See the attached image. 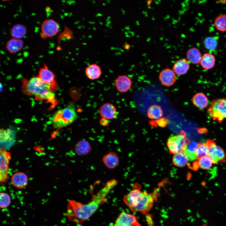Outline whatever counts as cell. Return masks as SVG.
I'll return each mask as SVG.
<instances>
[{"label": "cell", "instance_id": "30", "mask_svg": "<svg viewBox=\"0 0 226 226\" xmlns=\"http://www.w3.org/2000/svg\"><path fill=\"white\" fill-rule=\"evenodd\" d=\"M208 149L206 143H199L196 151L197 159L208 156Z\"/></svg>", "mask_w": 226, "mask_h": 226}, {"label": "cell", "instance_id": "18", "mask_svg": "<svg viewBox=\"0 0 226 226\" xmlns=\"http://www.w3.org/2000/svg\"><path fill=\"white\" fill-rule=\"evenodd\" d=\"M192 102L196 107L201 109H203L208 106L209 100L204 94L202 92H198L193 96Z\"/></svg>", "mask_w": 226, "mask_h": 226}, {"label": "cell", "instance_id": "19", "mask_svg": "<svg viewBox=\"0 0 226 226\" xmlns=\"http://www.w3.org/2000/svg\"><path fill=\"white\" fill-rule=\"evenodd\" d=\"M85 73L88 78L94 80L99 78L102 72L101 68L96 64H92L85 69Z\"/></svg>", "mask_w": 226, "mask_h": 226}, {"label": "cell", "instance_id": "32", "mask_svg": "<svg viewBox=\"0 0 226 226\" xmlns=\"http://www.w3.org/2000/svg\"><path fill=\"white\" fill-rule=\"evenodd\" d=\"M199 166L203 169H208L212 166L213 162L210 158L208 156L202 157L199 159Z\"/></svg>", "mask_w": 226, "mask_h": 226}, {"label": "cell", "instance_id": "23", "mask_svg": "<svg viewBox=\"0 0 226 226\" xmlns=\"http://www.w3.org/2000/svg\"><path fill=\"white\" fill-rule=\"evenodd\" d=\"M215 61L214 55L211 53H206L202 55L200 64L204 69L209 70L214 67Z\"/></svg>", "mask_w": 226, "mask_h": 226}, {"label": "cell", "instance_id": "2", "mask_svg": "<svg viewBox=\"0 0 226 226\" xmlns=\"http://www.w3.org/2000/svg\"><path fill=\"white\" fill-rule=\"evenodd\" d=\"M158 192L156 190L152 193L142 191L135 187L125 195L123 200L130 210L146 215L158 200Z\"/></svg>", "mask_w": 226, "mask_h": 226}, {"label": "cell", "instance_id": "7", "mask_svg": "<svg viewBox=\"0 0 226 226\" xmlns=\"http://www.w3.org/2000/svg\"><path fill=\"white\" fill-rule=\"evenodd\" d=\"M186 144L185 136L181 134L170 137L167 142V145L170 151L175 154L183 153Z\"/></svg>", "mask_w": 226, "mask_h": 226}, {"label": "cell", "instance_id": "27", "mask_svg": "<svg viewBox=\"0 0 226 226\" xmlns=\"http://www.w3.org/2000/svg\"><path fill=\"white\" fill-rule=\"evenodd\" d=\"M91 149L90 145L88 142L82 141L76 145L75 151L78 154L81 155L88 153L90 151Z\"/></svg>", "mask_w": 226, "mask_h": 226}, {"label": "cell", "instance_id": "15", "mask_svg": "<svg viewBox=\"0 0 226 226\" xmlns=\"http://www.w3.org/2000/svg\"><path fill=\"white\" fill-rule=\"evenodd\" d=\"M11 180L13 185L19 189L25 187L28 184V181L27 175L22 172L14 173L12 177Z\"/></svg>", "mask_w": 226, "mask_h": 226}, {"label": "cell", "instance_id": "28", "mask_svg": "<svg viewBox=\"0 0 226 226\" xmlns=\"http://www.w3.org/2000/svg\"><path fill=\"white\" fill-rule=\"evenodd\" d=\"M188 159L183 153L175 154L173 158V162L174 165L180 167L185 166L187 164Z\"/></svg>", "mask_w": 226, "mask_h": 226}, {"label": "cell", "instance_id": "16", "mask_svg": "<svg viewBox=\"0 0 226 226\" xmlns=\"http://www.w3.org/2000/svg\"><path fill=\"white\" fill-rule=\"evenodd\" d=\"M190 63L186 59L180 58L175 61L173 67V70L175 74L182 75L186 74L190 68Z\"/></svg>", "mask_w": 226, "mask_h": 226}, {"label": "cell", "instance_id": "25", "mask_svg": "<svg viewBox=\"0 0 226 226\" xmlns=\"http://www.w3.org/2000/svg\"><path fill=\"white\" fill-rule=\"evenodd\" d=\"M27 29L25 26L21 24L14 25L10 30L12 37L15 39H21L26 34Z\"/></svg>", "mask_w": 226, "mask_h": 226}, {"label": "cell", "instance_id": "33", "mask_svg": "<svg viewBox=\"0 0 226 226\" xmlns=\"http://www.w3.org/2000/svg\"><path fill=\"white\" fill-rule=\"evenodd\" d=\"M146 220L148 226H154L152 216H149L147 217Z\"/></svg>", "mask_w": 226, "mask_h": 226}, {"label": "cell", "instance_id": "17", "mask_svg": "<svg viewBox=\"0 0 226 226\" xmlns=\"http://www.w3.org/2000/svg\"><path fill=\"white\" fill-rule=\"evenodd\" d=\"M102 161L105 165L108 168L113 169L118 165L119 160L116 153L110 152L103 156Z\"/></svg>", "mask_w": 226, "mask_h": 226}, {"label": "cell", "instance_id": "3", "mask_svg": "<svg viewBox=\"0 0 226 226\" xmlns=\"http://www.w3.org/2000/svg\"><path fill=\"white\" fill-rule=\"evenodd\" d=\"M22 82V90L25 94L35 96L37 100H46L52 104L55 103V94L50 87L38 77L30 80L23 78Z\"/></svg>", "mask_w": 226, "mask_h": 226}, {"label": "cell", "instance_id": "24", "mask_svg": "<svg viewBox=\"0 0 226 226\" xmlns=\"http://www.w3.org/2000/svg\"><path fill=\"white\" fill-rule=\"evenodd\" d=\"M147 114L148 117L151 119H158L163 116V111L160 105L154 104L148 108Z\"/></svg>", "mask_w": 226, "mask_h": 226}, {"label": "cell", "instance_id": "29", "mask_svg": "<svg viewBox=\"0 0 226 226\" xmlns=\"http://www.w3.org/2000/svg\"><path fill=\"white\" fill-rule=\"evenodd\" d=\"M203 44L207 49L213 50L217 47L218 41L216 38L213 37H208L204 39Z\"/></svg>", "mask_w": 226, "mask_h": 226}, {"label": "cell", "instance_id": "22", "mask_svg": "<svg viewBox=\"0 0 226 226\" xmlns=\"http://www.w3.org/2000/svg\"><path fill=\"white\" fill-rule=\"evenodd\" d=\"M23 46V41L21 39L11 38L6 45L8 51L11 54L16 53L20 50Z\"/></svg>", "mask_w": 226, "mask_h": 226}, {"label": "cell", "instance_id": "14", "mask_svg": "<svg viewBox=\"0 0 226 226\" xmlns=\"http://www.w3.org/2000/svg\"><path fill=\"white\" fill-rule=\"evenodd\" d=\"M100 113L103 118L106 120H111L116 117L117 111L113 105L107 103L104 104L101 106Z\"/></svg>", "mask_w": 226, "mask_h": 226}, {"label": "cell", "instance_id": "1", "mask_svg": "<svg viewBox=\"0 0 226 226\" xmlns=\"http://www.w3.org/2000/svg\"><path fill=\"white\" fill-rule=\"evenodd\" d=\"M115 185L114 183H108L87 203L83 204L73 200H70L66 211L67 218L76 224H81L84 222L107 201V196Z\"/></svg>", "mask_w": 226, "mask_h": 226}, {"label": "cell", "instance_id": "21", "mask_svg": "<svg viewBox=\"0 0 226 226\" xmlns=\"http://www.w3.org/2000/svg\"><path fill=\"white\" fill-rule=\"evenodd\" d=\"M198 145V144L194 141L190 142L186 145L183 153L189 161H192L197 159L196 151Z\"/></svg>", "mask_w": 226, "mask_h": 226}, {"label": "cell", "instance_id": "20", "mask_svg": "<svg viewBox=\"0 0 226 226\" xmlns=\"http://www.w3.org/2000/svg\"><path fill=\"white\" fill-rule=\"evenodd\" d=\"M202 55L199 50L195 47L190 48L186 54L187 60L192 64L200 63Z\"/></svg>", "mask_w": 226, "mask_h": 226}, {"label": "cell", "instance_id": "10", "mask_svg": "<svg viewBox=\"0 0 226 226\" xmlns=\"http://www.w3.org/2000/svg\"><path fill=\"white\" fill-rule=\"evenodd\" d=\"M112 226H141L136 217L124 212H121Z\"/></svg>", "mask_w": 226, "mask_h": 226}, {"label": "cell", "instance_id": "31", "mask_svg": "<svg viewBox=\"0 0 226 226\" xmlns=\"http://www.w3.org/2000/svg\"><path fill=\"white\" fill-rule=\"evenodd\" d=\"M11 202L10 196L5 192L0 193V207L1 209L6 208L10 205Z\"/></svg>", "mask_w": 226, "mask_h": 226}, {"label": "cell", "instance_id": "11", "mask_svg": "<svg viewBox=\"0 0 226 226\" xmlns=\"http://www.w3.org/2000/svg\"><path fill=\"white\" fill-rule=\"evenodd\" d=\"M207 147L208 156L211 159L213 163L216 164L224 160L225 155L224 151L221 147L217 145L214 142L209 143L207 144Z\"/></svg>", "mask_w": 226, "mask_h": 226}, {"label": "cell", "instance_id": "4", "mask_svg": "<svg viewBox=\"0 0 226 226\" xmlns=\"http://www.w3.org/2000/svg\"><path fill=\"white\" fill-rule=\"evenodd\" d=\"M77 118L74 106L70 104L56 111L50 118V121L54 128H60L70 125Z\"/></svg>", "mask_w": 226, "mask_h": 226}, {"label": "cell", "instance_id": "12", "mask_svg": "<svg viewBox=\"0 0 226 226\" xmlns=\"http://www.w3.org/2000/svg\"><path fill=\"white\" fill-rule=\"evenodd\" d=\"M159 78L162 84L166 87L172 86L176 80V74L173 70L169 68H165L161 71Z\"/></svg>", "mask_w": 226, "mask_h": 226}, {"label": "cell", "instance_id": "26", "mask_svg": "<svg viewBox=\"0 0 226 226\" xmlns=\"http://www.w3.org/2000/svg\"><path fill=\"white\" fill-rule=\"evenodd\" d=\"M214 24L219 31L226 32V14H222L217 16L214 19Z\"/></svg>", "mask_w": 226, "mask_h": 226}, {"label": "cell", "instance_id": "13", "mask_svg": "<svg viewBox=\"0 0 226 226\" xmlns=\"http://www.w3.org/2000/svg\"><path fill=\"white\" fill-rule=\"evenodd\" d=\"M132 81L126 75H119L116 79L115 84L117 90L120 93H124L131 88Z\"/></svg>", "mask_w": 226, "mask_h": 226}, {"label": "cell", "instance_id": "8", "mask_svg": "<svg viewBox=\"0 0 226 226\" xmlns=\"http://www.w3.org/2000/svg\"><path fill=\"white\" fill-rule=\"evenodd\" d=\"M38 77L50 87L52 92L57 89L58 85L56 81V75L48 69L46 65L44 64V67L40 68Z\"/></svg>", "mask_w": 226, "mask_h": 226}, {"label": "cell", "instance_id": "5", "mask_svg": "<svg viewBox=\"0 0 226 226\" xmlns=\"http://www.w3.org/2000/svg\"><path fill=\"white\" fill-rule=\"evenodd\" d=\"M207 112L213 120L222 122L226 119V98L212 100L208 106Z\"/></svg>", "mask_w": 226, "mask_h": 226}, {"label": "cell", "instance_id": "6", "mask_svg": "<svg viewBox=\"0 0 226 226\" xmlns=\"http://www.w3.org/2000/svg\"><path fill=\"white\" fill-rule=\"evenodd\" d=\"M11 153L5 149L1 148L0 150V181L3 183L9 178L8 169Z\"/></svg>", "mask_w": 226, "mask_h": 226}, {"label": "cell", "instance_id": "34", "mask_svg": "<svg viewBox=\"0 0 226 226\" xmlns=\"http://www.w3.org/2000/svg\"><path fill=\"white\" fill-rule=\"evenodd\" d=\"M130 45L129 44H125L123 46V48L127 50H128L130 49Z\"/></svg>", "mask_w": 226, "mask_h": 226}, {"label": "cell", "instance_id": "9", "mask_svg": "<svg viewBox=\"0 0 226 226\" xmlns=\"http://www.w3.org/2000/svg\"><path fill=\"white\" fill-rule=\"evenodd\" d=\"M41 29V36L43 38L51 37L56 35L59 30L57 23L51 19H48L42 23Z\"/></svg>", "mask_w": 226, "mask_h": 226}]
</instances>
